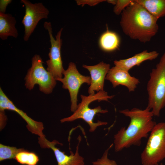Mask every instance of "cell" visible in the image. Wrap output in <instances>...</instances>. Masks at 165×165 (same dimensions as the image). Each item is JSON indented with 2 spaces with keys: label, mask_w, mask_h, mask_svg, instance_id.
Instances as JSON below:
<instances>
[{
  "label": "cell",
  "mask_w": 165,
  "mask_h": 165,
  "mask_svg": "<svg viewBox=\"0 0 165 165\" xmlns=\"http://www.w3.org/2000/svg\"><path fill=\"white\" fill-rule=\"evenodd\" d=\"M119 112L130 118V122L127 128L122 127L114 135L116 152L133 145L139 146L142 139L148 137L156 124L152 120L153 113L147 107L143 110L134 108L120 110Z\"/></svg>",
  "instance_id": "cell-1"
},
{
  "label": "cell",
  "mask_w": 165,
  "mask_h": 165,
  "mask_svg": "<svg viewBox=\"0 0 165 165\" xmlns=\"http://www.w3.org/2000/svg\"><path fill=\"white\" fill-rule=\"evenodd\" d=\"M121 15L120 24L123 31L132 39L148 42L158 31V19L135 0L124 9Z\"/></svg>",
  "instance_id": "cell-2"
},
{
  "label": "cell",
  "mask_w": 165,
  "mask_h": 165,
  "mask_svg": "<svg viewBox=\"0 0 165 165\" xmlns=\"http://www.w3.org/2000/svg\"><path fill=\"white\" fill-rule=\"evenodd\" d=\"M147 90L148 95L147 107L154 116L159 117L165 106V52L155 68L150 74Z\"/></svg>",
  "instance_id": "cell-3"
},
{
  "label": "cell",
  "mask_w": 165,
  "mask_h": 165,
  "mask_svg": "<svg viewBox=\"0 0 165 165\" xmlns=\"http://www.w3.org/2000/svg\"><path fill=\"white\" fill-rule=\"evenodd\" d=\"M81 101L78 105L77 108L70 116L61 119V123L74 121L78 119H82L85 121L90 127L89 131L94 132L97 127L100 126L105 125L108 124L106 122L98 120L94 123L93 119L95 116L98 113H105L108 112L107 109H103L100 106L94 108H90L89 105L92 102L98 100L108 101V99L112 98L114 95L110 96L104 90L100 91L94 94H90L88 96L81 95Z\"/></svg>",
  "instance_id": "cell-4"
},
{
  "label": "cell",
  "mask_w": 165,
  "mask_h": 165,
  "mask_svg": "<svg viewBox=\"0 0 165 165\" xmlns=\"http://www.w3.org/2000/svg\"><path fill=\"white\" fill-rule=\"evenodd\" d=\"M165 158V122L156 123L141 153L143 165H156Z\"/></svg>",
  "instance_id": "cell-5"
},
{
  "label": "cell",
  "mask_w": 165,
  "mask_h": 165,
  "mask_svg": "<svg viewBox=\"0 0 165 165\" xmlns=\"http://www.w3.org/2000/svg\"><path fill=\"white\" fill-rule=\"evenodd\" d=\"M42 59L39 55H35L31 59V66L25 78V86L31 90L35 86H39V90L46 94L51 93L56 84L53 75L44 67Z\"/></svg>",
  "instance_id": "cell-6"
},
{
  "label": "cell",
  "mask_w": 165,
  "mask_h": 165,
  "mask_svg": "<svg viewBox=\"0 0 165 165\" xmlns=\"http://www.w3.org/2000/svg\"><path fill=\"white\" fill-rule=\"evenodd\" d=\"M63 75V77L56 80L62 83L63 88L68 90L71 102V110L74 112L78 106L77 96L80 88L84 83L90 85V77L80 74L75 64L72 62L69 63L68 68L64 70Z\"/></svg>",
  "instance_id": "cell-7"
},
{
  "label": "cell",
  "mask_w": 165,
  "mask_h": 165,
  "mask_svg": "<svg viewBox=\"0 0 165 165\" xmlns=\"http://www.w3.org/2000/svg\"><path fill=\"white\" fill-rule=\"evenodd\" d=\"M44 27L48 31L51 44L49 53V59L46 61L47 65L46 69L53 75L56 79L62 78L65 70L63 67L61 54L62 45L61 36L63 28H61L58 32L55 39L52 34L51 23L45 22Z\"/></svg>",
  "instance_id": "cell-8"
},
{
  "label": "cell",
  "mask_w": 165,
  "mask_h": 165,
  "mask_svg": "<svg viewBox=\"0 0 165 165\" xmlns=\"http://www.w3.org/2000/svg\"><path fill=\"white\" fill-rule=\"evenodd\" d=\"M25 7V13L22 21L24 27L23 39L24 41L28 40L38 22L42 19H47L49 10L41 2L32 3L27 0H21Z\"/></svg>",
  "instance_id": "cell-9"
},
{
  "label": "cell",
  "mask_w": 165,
  "mask_h": 165,
  "mask_svg": "<svg viewBox=\"0 0 165 165\" xmlns=\"http://www.w3.org/2000/svg\"><path fill=\"white\" fill-rule=\"evenodd\" d=\"M78 143L76 146L75 152L74 154L70 151L71 154L69 156L66 155L64 152L61 151L56 147L57 144H60L56 140L50 141L45 138L38 140V143L41 147L50 148L53 151L57 162V165H84V159L79 153V145L82 139L80 135L78 136Z\"/></svg>",
  "instance_id": "cell-10"
},
{
  "label": "cell",
  "mask_w": 165,
  "mask_h": 165,
  "mask_svg": "<svg viewBox=\"0 0 165 165\" xmlns=\"http://www.w3.org/2000/svg\"><path fill=\"white\" fill-rule=\"evenodd\" d=\"M5 110L14 111L19 114L27 122V127L32 133L39 136V138H45L42 130L44 129L43 123L35 121L29 117L25 112L17 108L13 103L7 97L0 88V111Z\"/></svg>",
  "instance_id": "cell-11"
},
{
  "label": "cell",
  "mask_w": 165,
  "mask_h": 165,
  "mask_svg": "<svg viewBox=\"0 0 165 165\" xmlns=\"http://www.w3.org/2000/svg\"><path fill=\"white\" fill-rule=\"evenodd\" d=\"M82 67L87 69L90 75L91 82L88 88L89 94H95V91L104 90V81L110 69V65L103 62L94 65H83Z\"/></svg>",
  "instance_id": "cell-12"
},
{
  "label": "cell",
  "mask_w": 165,
  "mask_h": 165,
  "mask_svg": "<svg viewBox=\"0 0 165 165\" xmlns=\"http://www.w3.org/2000/svg\"><path fill=\"white\" fill-rule=\"evenodd\" d=\"M105 79L109 81L113 87L120 85L124 86L130 92L134 91L140 83L139 79L131 76L128 71L116 66L110 68Z\"/></svg>",
  "instance_id": "cell-13"
},
{
  "label": "cell",
  "mask_w": 165,
  "mask_h": 165,
  "mask_svg": "<svg viewBox=\"0 0 165 165\" xmlns=\"http://www.w3.org/2000/svg\"><path fill=\"white\" fill-rule=\"evenodd\" d=\"M159 54V53L156 51L148 52L147 50H145L131 57L115 60L114 63L115 66L129 72L133 67L139 65L144 61L152 60L156 58Z\"/></svg>",
  "instance_id": "cell-14"
},
{
  "label": "cell",
  "mask_w": 165,
  "mask_h": 165,
  "mask_svg": "<svg viewBox=\"0 0 165 165\" xmlns=\"http://www.w3.org/2000/svg\"><path fill=\"white\" fill-rule=\"evenodd\" d=\"M16 23V18L11 14L0 13V38L2 40H6L9 36L17 38Z\"/></svg>",
  "instance_id": "cell-15"
},
{
  "label": "cell",
  "mask_w": 165,
  "mask_h": 165,
  "mask_svg": "<svg viewBox=\"0 0 165 165\" xmlns=\"http://www.w3.org/2000/svg\"><path fill=\"white\" fill-rule=\"evenodd\" d=\"M135 1L157 19L165 16V0Z\"/></svg>",
  "instance_id": "cell-16"
},
{
  "label": "cell",
  "mask_w": 165,
  "mask_h": 165,
  "mask_svg": "<svg viewBox=\"0 0 165 165\" xmlns=\"http://www.w3.org/2000/svg\"><path fill=\"white\" fill-rule=\"evenodd\" d=\"M106 31L101 36L99 44L101 48L103 50L110 52L118 48L120 40L118 35L115 32L109 31L107 26Z\"/></svg>",
  "instance_id": "cell-17"
},
{
  "label": "cell",
  "mask_w": 165,
  "mask_h": 165,
  "mask_svg": "<svg viewBox=\"0 0 165 165\" xmlns=\"http://www.w3.org/2000/svg\"><path fill=\"white\" fill-rule=\"evenodd\" d=\"M15 159L20 163L27 165H36L39 160L38 157L35 154L27 150L18 153Z\"/></svg>",
  "instance_id": "cell-18"
},
{
  "label": "cell",
  "mask_w": 165,
  "mask_h": 165,
  "mask_svg": "<svg viewBox=\"0 0 165 165\" xmlns=\"http://www.w3.org/2000/svg\"><path fill=\"white\" fill-rule=\"evenodd\" d=\"M25 150L23 148H17L15 147L8 146L0 144V161L8 159H15L18 153Z\"/></svg>",
  "instance_id": "cell-19"
},
{
  "label": "cell",
  "mask_w": 165,
  "mask_h": 165,
  "mask_svg": "<svg viewBox=\"0 0 165 165\" xmlns=\"http://www.w3.org/2000/svg\"><path fill=\"white\" fill-rule=\"evenodd\" d=\"M113 144H111L105 151L100 159H98L96 161L93 162V165H117L115 160H110L108 158L109 151L113 146Z\"/></svg>",
  "instance_id": "cell-20"
},
{
  "label": "cell",
  "mask_w": 165,
  "mask_h": 165,
  "mask_svg": "<svg viewBox=\"0 0 165 165\" xmlns=\"http://www.w3.org/2000/svg\"><path fill=\"white\" fill-rule=\"evenodd\" d=\"M131 0H117L113 9V12L116 15L121 14L123 11L132 2Z\"/></svg>",
  "instance_id": "cell-21"
},
{
  "label": "cell",
  "mask_w": 165,
  "mask_h": 165,
  "mask_svg": "<svg viewBox=\"0 0 165 165\" xmlns=\"http://www.w3.org/2000/svg\"><path fill=\"white\" fill-rule=\"evenodd\" d=\"M76 2L78 5L83 6L85 5L93 6L103 2L106 1L104 0H78Z\"/></svg>",
  "instance_id": "cell-22"
},
{
  "label": "cell",
  "mask_w": 165,
  "mask_h": 165,
  "mask_svg": "<svg viewBox=\"0 0 165 165\" xmlns=\"http://www.w3.org/2000/svg\"><path fill=\"white\" fill-rule=\"evenodd\" d=\"M7 117L5 115V111H0V128L2 130L6 124Z\"/></svg>",
  "instance_id": "cell-23"
},
{
  "label": "cell",
  "mask_w": 165,
  "mask_h": 165,
  "mask_svg": "<svg viewBox=\"0 0 165 165\" xmlns=\"http://www.w3.org/2000/svg\"><path fill=\"white\" fill-rule=\"evenodd\" d=\"M12 2V0H0V13H5L7 6Z\"/></svg>",
  "instance_id": "cell-24"
},
{
  "label": "cell",
  "mask_w": 165,
  "mask_h": 165,
  "mask_svg": "<svg viewBox=\"0 0 165 165\" xmlns=\"http://www.w3.org/2000/svg\"><path fill=\"white\" fill-rule=\"evenodd\" d=\"M107 2L108 3L111 4L115 5L117 2V0H106Z\"/></svg>",
  "instance_id": "cell-25"
},
{
  "label": "cell",
  "mask_w": 165,
  "mask_h": 165,
  "mask_svg": "<svg viewBox=\"0 0 165 165\" xmlns=\"http://www.w3.org/2000/svg\"><path fill=\"white\" fill-rule=\"evenodd\" d=\"M156 165H159L158 164H156ZM160 165H164L162 163H161Z\"/></svg>",
  "instance_id": "cell-26"
}]
</instances>
